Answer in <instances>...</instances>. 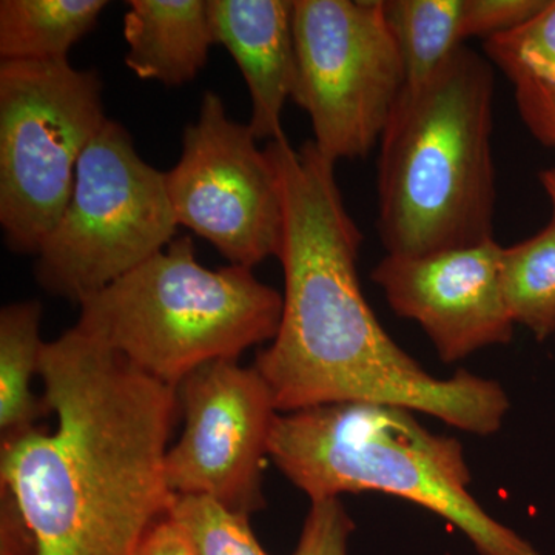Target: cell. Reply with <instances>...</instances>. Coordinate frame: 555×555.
I'll list each match as a JSON object with an SVG mask.
<instances>
[{"mask_svg": "<svg viewBox=\"0 0 555 555\" xmlns=\"http://www.w3.org/2000/svg\"><path fill=\"white\" fill-rule=\"evenodd\" d=\"M494 69L462 47L404 89L379 141L378 233L418 257L494 240Z\"/></svg>", "mask_w": 555, "mask_h": 555, "instance_id": "cell-3", "label": "cell"}, {"mask_svg": "<svg viewBox=\"0 0 555 555\" xmlns=\"http://www.w3.org/2000/svg\"><path fill=\"white\" fill-rule=\"evenodd\" d=\"M547 0H466V38L486 40L505 35L534 20Z\"/></svg>", "mask_w": 555, "mask_h": 555, "instance_id": "cell-21", "label": "cell"}, {"mask_svg": "<svg viewBox=\"0 0 555 555\" xmlns=\"http://www.w3.org/2000/svg\"><path fill=\"white\" fill-rule=\"evenodd\" d=\"M178 400L185 425L166 455L171 494L208 496L246 516L262 509V470L280 411L258 369L214 361L184 378Z\"/></svg>", "mask_w": 555, "mask_h": 555, "instance_id": "cell-10", "label": "cell"}, {"mask_svg": "<svg viewBox=\"0 0 555 555\" xmlns=\"http://www.w3.org/2000/svg\"><path fill=\"white\" fill-rule=\"evenodd\" d=\"M105 120L96 69L69 61L0 64V225L11 251L38 255Z\"/></svg>", "mask_w": 555, "mask_h": 555, "instance_id": "cell-6", "label": "cell"}, {"mask_svg": "<svg viewBox=\"0 0 555 555\" xmlns=\"http://www.w3.org/2000/svg\"><path fill=\"white\" fill-rule=\"evenodd\" d=\"M104 0H2V62L68 61L69 50L96 27Z\"/></svg>", "mask_w": 555, "mask_h": 555, "instance_id": "cell-14", "label": "cell"}, {"mask_svg": "<svg viewBox=\"0 0 555 555\" xmlns=\"http://www.w3.org/2000/svg\"><path fill=\"white\" fill-rule=\"evenodd\" d=\"M42 305L38 299L13 302L0 312V430L3 441L35 429L36 420L50 414L46 400L35 396L43 345Z\"/></svg>", "mask_w": 555, "mask_h": 555, "instance_id": "cell-15", "label": "cell"}, {"mask_svg": "<svg viewBox=\"0 0 555 555\" xmlns=\"http://www.w3.org/2000/svg\"><path fill=\"white\" fill-rule=\"evenodd\" d=\"M292 100L308 113L313 144L337 164L382 141L406 89L383 0H294Z\"/></svg>", "mask_w": 555, "mask_h": 555, "instance_id": "cell-8", "label": "cell"}, {"mask_svg": "<svg viewBox=\"0 0 555 555\" xmlns=\"http://www.w3.org/2000/svg\"><path fill=\"white\" fill-rule=\"evenodd\" d=\"M518 113L529 131L555 150V87L532 79L511 80Z\"/></svg>", "mask_w": 555, "mask_h": 555, "instance_id": "cell-22", "label": "cell"}, {"mask_svg": "<svg viewBox=\"0 0 555 555\" xmlns=\"http://www.w3.org/2000/svg\"><path fill=\"white\" fill-rule=\"evenodd\" d=\"M352 531L353 521L338 499L313 502L294 555H347Z\"/></svg>", "mask_w": 555, "mask_h": 555, "instance_id": "cell-20", "label": "cell"}, {"mask_svg": "<svg viewBox=\"0 0 555 555\" xmlns=\"http://www.w3.org/2000/svg\"><path fill=\"white\" fill-rule=\"evenodd\" d=\"M495 240L418 257L386 255L372 281L398 317L415 321L447 363L514 335L500 281Z\"/></svg>", "mask_w": 555, "mask_h": 555, "instance_id": "cell-11", "label": "cell"}, {"mask_svg": "<svg viewBox=\"0 0 555 555\" xmlns=\"http://www.w3.org/2000/svg\"><path fill=\"white\" fill-rule=\"evenodd\" d=\"M177 229L166 173L107 119L80 156L68 206L36 255V280L80 305L164 250Z\"/></svg>", "mask_w": 555, "mask_h": 555, "instance_id": "cell-7", "label": "cell"}, {"mask_svg": "<svg viewBox=\"0 0 555 555\" xmlns=\"http://www.w3.org/2000/svg\"><path fill=\"white\" fill-rule=\"evenodd\" d=\"M283 195V313L254 366L280 412L343 403L385 404L491 436L509 409L503 387L459 371L427 374L386 334L358 280L360 229L345 206L335 164L313 141L266 147Z\"/></svg>", "mask_w": 555, "mask_h": 555, "instance_id": "cell-1", "label": "cell"}, {"mask_svg": "<svg viewBox=\"0 0 555 555\" xmlns=\"http://www.w3.org/2000/svg\"><path fill=\"white\" fill-rule=\"evenodd\" d=\"M207 11L215 43L246 79L248 129L258 141L286 137L281 119L295 82L294 0H207Z\"/></svg>", "mask_w": 555, "mask_h": 555, "instance_id": "cell-12", "label": "cell"}, {"mask_svg": "<svg viewBox=\"0 0 555 555\" xmlns=\"http://www.w3.org/2000/svg\"><path fill=\"white\" fill-rule=\"evenodd\" d=\"M39 377L56 430L3 441L0 483L38 555H134L173 495L166 455L178 387L78 326L43 345Z\"/></svg>", "mask_w": 555, "mask_h": 555, "instance_id": "cell-2", "label": "cell"}, {"mask_svg": "<svg viewBox=\"0 0 555 555\" xmlns=\"http://www.w3.org/2000/svg\"><path fill=\"white\" fill-rule=\"evenodd\" d=\"M540 182H542L547 198H550L551 204H553V210L555 214V169L542 171V175H540Z\"/></svg>", "mask_w": 555, "mask_h": 555, "instance_id": "cell-25", "label": "cell"}, {"mask_svg": "<svg viewBox=\"0 0 555 555\" xmlns=\"http://www.w3.org/2000/svg\"><path fill=\"white\" fill-rule=\"evenodd\" d=\"M269 455L312 503L386 492L443 517L481 555H540L470 494L462 444L429 433L408 409L343 403L278 415Z\"/></svg>", "mask_w": 555, "mask_h": 555, "instance_id": "cell-4", "label": "cell"}, {"mask_svg": "<svg viewBox=\"0 0 555 555\" xmlns=\"http://www.w3.org/2000/svg\"><path fill=\"white\" fill-rule=\"evenodd\" d=\"M169 516L188 532L198 555H269L246 514L203 495H173Z\"/></svg>", "mask_w": 555, "mask_h": 555, "instance_id": "cell-18", "label": "cell"}, {"mask_svg": "<svg viewBox=\"0 0 555 555\" xmlns=\"http://www.w3.org/2000/svg\"><path fill=\"white\" fill-rule=\"evenodd\" d=\"M500 281L514 324L539 341L555 334V214L532 238L502 248Z\"/></svg>", "mask_w": 555, "mask_h": 555, "instance_id": "cell-17", "label": "cell"}, {"mask_svg": "<svg viewBox=\"0 0 555 555\" xmlns=\"http://www.w3.org/2000/svg\"><path fill=\"white\" fill-rule=\"evenodd\" d=\"M79 306L80 331L178 387L196 369L273 341L283 295L254 269L204 268L181 236Z\"/></svg>", "mask_w": 555, "mask_h": 555, "instance_id": "cell-5", "label": "cell"}, {"mask_svg": "<svg viewBox=\"0 0 555 555\" xmlns=\"http://www.w3.org/2000/svg\"><path fill=\"white\" fill-rule=\"evenodd\" d=\"M0 555H38L35 540H33L13 496L7 491H2Z\"/></svg>", "mask_w": 555, "mask_h": 555, "instance_id": "cell-24", "label": "cell"}, {"mask_svg": "<svg viewBox=\"0 0 555 555\" xmlns=\"http://www.w3.org/2000/svg\"><path fill=\"white\" fill-rule=\"evenodd\" d=\"M248 126L230 119L206 91L196 122L185 127L166 188L178 225L208 241L230 264L254 269L280 255L284 208L275 167Z\"/></svg>", "mask_w": 555, "mask_h": 555, "instance_id": "cell-9", "label": "cell"}, {"mask_svg": "<svg viewBox=\"0 0 555 555\" xmlns=\"http://www.w3.org/2000/svg\"><path fill=\"white\" fill-rule=\"evenodd\" d=\"M124 36L127 67L167 87L192 82L215 46L207 0H130Z\"/></svg>", "mask_w": 555, "mask_h": 555, "instance_id": "cell-13", "label": "cell"}, {"mask_svg": "<svg viewBox=\"0 0 555 555\" xmlns=\"http://www.w3.org/2000/svg\"><path fill=\"white\" fill-rule=\"evenodd\" d=\"M485 51L507 79L555 87V0L517 30L486 40Z\"/></svg>", "mask_w": 555, "mask_h": 555, "instance_id": "cell-19", "label": "cell"}, {"mask_svg": "<svg viewBox=\"0 0 555 555\" xmlns=\"http://www.w3.org/2000/svg\"><path fill=\"white\" fill-rule=\"evenodd\" d=\"M134 555H198L182 526L167 514L142 539Z\"/></svg>", "mask_w": 555, "mask_h": 555, "instance_id": "cell-23", "label": "cell"}, {"mask_svg": "<svg viewBox=\"0 0 555 555\" xmlns=\"http://www.w3.org/2000/svg\"><path fill=\"white\" fill-rule=\"evenodd\" d=\"M403 64L406 89L429 79L465 47L466 0H383Z\"/></svg>", "mask_w": 555, "mask_h": 555, "instance_id": "cell-16", "label": "cell"}]
</instances>
